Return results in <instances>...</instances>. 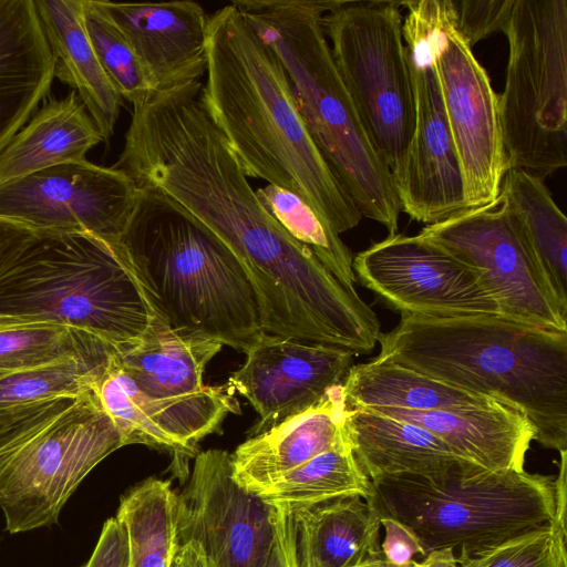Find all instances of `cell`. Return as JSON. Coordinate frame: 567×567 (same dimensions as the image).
<instances>
[{"mask_svg":"<svg viewBox=\"0 0 567 567\" xmlns=\"http://www.w3.org/2000/svg\"><path fill=\"white\" fill-rule=\"evenodd\" d=\"M203 97L247 177L300 196L337 234L362 215L313 143L285 69L231 2L208 17Z\"/></svg>","mask_w":567,"mask_h":567,"instance_id":"obj_1","label":"cell"},{"mask_svg":"<svg viewBox=\"0 0 567 567\" xmlns=\"http://www.w3.org/2000/svg\"><path fill=\"white\" fill-rule=\"evenodd\" d=\"M378 342L374 359L509 405L528 417L539 444L567 450V332L503 317L401 315Z\"/></svg>","mask_w":567,"mask_h":567,"instance_id":"obj_2","label":"cell"},{"mask_svg":"<svg viewBox=\"0 0 567 567\" xmlns=\"http://www.w3.org/2000/svg\"><path fill=\"white\" fill-rule=\"evenodd\" d=\"M118 245L173 330L245 353L262 336L258 300L238 258L165 194L140 186Z\"/></svg>","mask_w":567,"mask_h":567,"instance_id":"obj_3","label":"cell"},{"mask_svg":"<svg viewBox=\"0 0 567 567\" xmlns=\"http://www.w3.org/2000/svg\"><path fill=\"white\" fill-rule=\"evenodd\" d=\"M233 3L277 54L313 143L362 217L396 234L402 209L391 171L370 140L323 31V16L337 1Z\"/></svg>","mask_w":567,"mask_h":567,"instance_id":"obj_4","label":"cell"},{"mask_svg":"<svg viewBox=\"0 0 567 567\" xmlns=\"http://www.w3.org/2000/svg\"><path fill=\"white\" fill-rule=\"evenodd\" d=\"M161 321L120 246L87 233L39 230L0 272V330L70 327L120 350Z\"/></svg>","mask_w":567,"mask_h":567,"instance_id":"obj_5","label":"cell"},{"mask_svg":"<svg viewBox=\"0 0 567 567\" xmlns=\"http://www.w3.org/2000/svg\"><path fill=\"white\" fill-rule=\"evenodd\" d=\"M365 501L379 518L405 526L424 556L457 547L475 555L553 522L555 478L480 466L441 476L393 474L371 480Z\"/></svg>","mask_w":567,"mask_h":567,"instance_id":"obj_6","label":"cell"},{"mask_svg":"<svg viewBox=\"0 0 567 567\" xmlns=\"http://www.w3.org/2000/svg\"><path fill=\"white\" fill-rule=\"evenodd\" d=\"M498 112L507 167L542 181L567 165V0H514Z\"/></svg>","mask_w":567,"mask_h":567,"instance_id":"obj_7","label":"cell"},{"mask_svg":"<svg viewBox=\"0 0 567 567\" xmlns=\"http://www.w3.org/2000/svg\"><path fill=\"white\" fill-rule=\"evenodd\" d=\"M400 7L399 1H337L322 19L336 68L392 177L414 127Z\"/></svg>","mask_w":567,"mask_h":567,"instance_id":"obj_8","label":"cell"},{"mask_svg":"<svg viewBox=\"0 0 567 567\" xmlns=\"http://www.w3.org/2000/svg\"><path fill=\"white\" fill-rule=\"evenodd\" d=\"M402 33L414 101L413 133L393 176L401 209L432 225L466 209L458 159L435 66L436 37L447 0L403 1Z\"/></svg>","mask_w":567,"mask_h":567,"instance_id":"obj_9","label":"cell"},{"mask_svg":"<svg viewBox=\"0 0 567 567\" xmlns=\"http://www.w3.org/2000/svg\"><path fill=\"white\" fill-rule=\"evenodd\" d=\"M122 446L94 390L78 396L0 471L6 529L16 534L55 524L83 478Z\"/></svg>","mask_w":567,"mask_h":567,"instance_id":"obj_10","label":"cell"},{"mask_svg":"<svg viewBox=\"0 0 567 567\" xmlns=\"http://www.w3.org/2000/svg\"><path fill=\"white\" fill-rule=\"evenodd\" d=\"M221 347L161 321L136 343L115 351L117 364L137 388L144 411L192 453L202 439L219 430L229 413L240 412L227 386L203 382L207 363Z\"/></svg>","mask_w":567,"mask_h":567,"instance_id":"obj_11","label":"cell"},{"mask_svg":"<svg viewBox=\"0 0 567 567\" xmlns=\"http://www.w3.org/2000/svg\"><path fill=\"white\" fill-rule=\"evenodd\" d=\"M419 237L475 269L504 318L567 332L555 298L502 197L426 225Z\"/></svg>","mask_w":567,"mask_h":567,"instance_id":"obj_12","label":"cell"},{"mask_svg":"<svg viewBox=\"0 0 567 567\" xmlns=\"http://www.w3.org/2000/svg\"><path fill=\"white\" fill-rule=\"evenodd\" d=\"M352 269L362 286L404 316L503 317L474 268L417 235H388L358 252Z\"/></svg>","mask_w":567,"mask_h":567,"instance_id":"obj_13","label":"cell"},{"mask_svg":"<svg viewBox=\"0 0 567 567\" xmlns=\"http://www.w3.org/2000/svg\"><path fill=\"white\" fill-rule=\"evenodd\" d=\"M138 194L125 172L84 159L0 184V217L35 230L87 233L118 247Z\"/></svg>","mask_w":567,"mask_h":567,"instance_id":"obj_14","label":"cell"},{"mask_svg":"<svg viewBox=\"0 0 567 567\" xmlns=\"http://www.w3.org/2000/svg\"><path fill=\"white\" fill-rule=\"evenodd\" d=\"M276 516V506L236 482L230 454L212 449L196 455L177 495L175 532L198 543L207 567H266Z\"/></svg>","mask_w":567,"mask_h":567,"instance_id":"obj_15","label":"cell"},{"mask_svg":"<svg viewBox=\"0 0 567 567\" xmlns=\"http://www.w3.org/2000/svg\"><path fill=\"white\" fill-rule=\"evenodd\" d=\"M435 66L458 159L466 208L493 202L508 171L498 95L486 70L454 27L447 0L436 37Z\"/></svg>","mask_w":567,"mask_h":567,"instance_id":"obj_16","label":"cell"},{"mask_svg":"<svg viewBox=\"0 0 567 567\" xmlns=\"http://www.w3.org/2000/svg\"><path fill=\"white\" fill-rule=\"evenodd\" d=\"M245 363L228 379V388L244 396L259 421L260 434L321 401L341 384L354 354L341 348L262 333L246 351Z\"/></svg>","mask_w":567,"mask_h":567,"instance_id":"obj_17","label":"cell"},{"mask_svg":"<svg viewBox=\"0 0 567 567\" xmlns=\"http://www.w3.org/2000/svg\"><path fill=\"white\" fill-rule=\"evenodd\" d=\"M142 64L152 91L199 81L207 68V21L194 1L99 0Z\"/></svg>","mask_w":567,"mask_h":567,"instance_id":"obj_18","label":"cell"},{"mask_svg":"<svg viewBox=\"0 0 567 567\" xmlns=\"http://www.w3.org/2000/svg\"><path fill=\"white\" fill-rule=\"evenodd\" d=\"M344 411L341 383L315 405L241 443L230 454L234 478L258 493L320 453L349 443Z\"/></svg>","mask_w":567,"mask_h":567,"instance_id":"obj_19","label":"cell"},{"mask_svg":"<svg viewBox=\"0 0 567 567\" xmlns=\"http://www.w3.org/2000/svg\"><path fill=\"white\" fill-rule=\"evenodd\" d=\"M359 409L416 424L444 441L460 457L488 471H524L526 453L535 440L528 417L499 401L431 411Z\"/></svg>","mask_w":567,"mask_h":567,"instance_id":"obj_20","label":"cell"},{"mask_svg":"<svg viewBox=\"0 0 567 567\" xmlns=\"http://www.w3.org/2000/svg\"><path fill=\"white\" fill-rule=\"evenodd\" d=\"M53 79L33 0H0V153L35 113Z\"/></svg>","mask_w":567,"mask_h":567,"instance_id":"obj_21","label":"cell"},{"mask_svg":"<svg viewBox=\"0 0 567 567\" xmlns=\"http://www.w3.org/2000/svg\"><path fill=\"white\" fill-rule=\"evenodd\" d=\"M343 425L353 455L370 481L403 473L441 476L478 467L425 429L401 419L346 406Z\"/></svg>","mask_w":567,"mask_h":567,"instance_id":"obj_22","label":"cell"},{"mask_svg":"<svg viewBox=\"0 0 567 567\" xmlns=\"http://www.w3.org/2000/svg\"><path fill=\"white\" fill-rule=\"evenodd\" d=\"M33 2L53 56L54 78L73 89L107 141L124 100L104 73L90 42L82 0Z\"/></svg>","mask_w":567,"mask_h":567,"instance_id":"obj_23","label":"cell"},{"mask_svg":"<svg viewBox=\"0 0 567 567\" xmlns=\"http://www.w3.org/2000/svg\"><path fill=\"white\" fill-rule=\"evenodd\" d=\"M103 141L74 91L62 99H51L1 151L0 184L52 166L84 161Z\"/></svg>","mask_w":567,"mask_h":567,"instance_id":"obj_24","label":"cell"},{"mask_svg":"<svg viewBox=\"0 0 567 567\" xmlns=\"http://www.w3.org/2000/svg\"><path fill=\"white\" fill-rule=\"evenodd\" d=\"M287 512L293 529L297 567H353L381 550L380 518L360 495Z\"/></svg>","mask_w":567,"mask_h":567,"instance_id":"obj_25","label":"cell"},{"mask_svg":"<svg viewBox=\"0 0 567 567\" xmlns=\"http://www.w3.org/2000/svg\"><path fill=\"white\" fill-rule=\"evenodd\" d=\"M511 217L567 312V218L544 181L519 168L508 169L499 188Z\"/></svg>","mask_w":567,"mask_h":567,"instance_id":"obj_26","label":"cell"},{"mask_svg":"<svg viewBox=\"0 0 567 567\" xmlns=\"http://www.w3.org/2000/svg\"><path fill=\"white\" fill-rule=\"evenodd\" d=\"M342 388L348 409L391 406L431 411L485 405L497 401L413 369L374 358L352 365Z\"/></svg>","mask_w":567,"mask_h":567,"instance_id":"obj_27","label":"cell"},{"mask_svg":"<svg viewBox=\"0 0 567 567\" xmlns=\"http://www.w3.org/2000/svg\"><path fill=\"white\" fill-rule=\"evenodd\" d=\"M177 494L171 482L148 478L121 498L116 517L130 544L128 567H171L175 550Z\"/></svg>","mask_w":567,"mask_h":567,"instance_id":"obj_28","label":"cell"},{"mask_svg":"<svg viewBox=\"0 0 567 567\" xmlns=\"http://www.w3.org/2000/svg\"><path fill=\"white\" fill-rule=\"evenodd\" d=\"M370 493V480L358 464L350 443L332 447L288 472L256 493L266 503L287 511L329 499Z\"/></svg>","mask_w":567,"mask_h":567,"instance_id":"obj_29","label":"cell"},{"mask_svg":"<svg viewBox=\"0 0 567 567\" xmlns=\"http://www.w3.org/2000/svg\"><path fill=\"white\" fill-rule=\"evenodd\" d=\"M116 349H99L25 369L0 380V406L60 396L78 398L92 390L106 372Z\"/></svg>","mask_w":567,"mask_h":567,"instance_id":"obj_30","label":"cell"},{"mask_svg":"<svg viewBox=\"0 0 567 567\" xmlns=\"http://www.w3.org/2000/svg\"><path fill=\"white\" fill-rule=\"evenodd\" d=\"M256 194L262 206L293 238L310 248L343 287L357 292L350 249L309 204L295 193L272 184L258 188Z\"/></svg>","mask_w":567,"mask_h":567,"instance_id":"obj_31","label":"cell"},{"mask_svg":"<svg viewBox=\"0 0 567 567\" xmlns=\"http://www.w3.org/2000/svg\"><path fill=\"white\" fill-rule=\"evenodd\" d=\"M105 341L62 326H28L0 330V380L19 371L82 354Z\"/></svg>","mask_w":567,"mask_h":567,"instance_id":"obj_32","label":"cell"},{"mask_svg":"<svg viewBox=\"0 0 567 567\" xmlns=\"http://www.w3.org/2000/svg\"><path fill=\"white\" fill-rule=\"evenodd\" d=\"M93 390L120 433L123 446L144 444L182 456L194 455L147 415L140 402L137 388L117 364L115 353Z\"/></svg>","mask_w":567,"mask_h":567,"instance_id":"obj_33","label":"cell"},{"mask_svg":"<svg viewBox=\"0 0 567 567\" xmlns=\"http://www.w3.org/2000/svg\"><path fill=\"white\" fill-rule=\"evenodd\" d=\"M82 6L87 37L107 79L123 100L132 105L142 101L152 87L128 41L99 0H82Z\"/></svg>","mask_w":567,"mask_h":567,"instance_id":"obj_34","label":"cell"},{"mask_svg":"<svg viewBox=\"0 0 567 567\" xmlns=\"http://www.w3.org/2000/svg\"><path fill=\"white\" fill-rule=\"evenodd\" d=\"M567 532L554 522L515 536L488 550L460 551V567H567Z\"/></svg>","mask_w":567,"mask_h":567,"instance_id":"obj_35","label":"cell"},{"mask_svg":"<svg viewBox=\"0 0 567 567\" xmlns=\"http://www.w3.org/2000/svg\"><path fill=\"white\" fill-rule=\"evenodd\" d=\"M454 27L473 48L478 41L503 32L514 0H451Z\"/></svg>","mask_w":567,"mask_h":567,"instance_id":"obj_36","label":"cell"},{"mask_svg":"<svg viewBox=\"0 0 567 567\" xmlns=\"http://www.w3.org/2000/svg\"><path fill=\"white\" fill-rule=\"evenodd\" d=\"M76 398L60 396L12 406H0V446L17 436L47 425L70 408Z\"/></svg>","mask_w":567,"mask_h":567,"instance_id":"obj_37","label":"cell"},{"mask_svg":"<svg viewBox=\"0 0 567 567\" xmlns=\"http://www.w3.org/2000/svg\"><path fill=\"white\" fill-rule=\"evenodd\" d=\"M130 544L124 524L115 516L101 530L89 560L81 567H128Z\"/></svg>","mask_w":567,"mask_h":567,"instance_id":"obj_38","label":"cell"},{"mask_svg":"<svg viewBox=\"0 0 567 567\" xmlns=\"http://www.w3.org/2000/svg\"><path fill=\"white\" fill-rule=\"evenodd\" d=\"M380 524L385 530L381 551L386 560L403 565L412 560L415 554L424 556L419 542L405 526L390 517H380Z\"/></svg>","mask_w":567,"mask_h":567,"instance_id":"obj_39","label":"cell"},{"mask_svg":"<svg viewBox=\"0 0 567 567\" xmlns=\"http://www.w3.org/2000/svg\"><path fill=\"white\" fill-rule=\"evenodd\" d=\"M266 567H297L291 519L281 507H277L275 539Z\"/></svg>","mask_w":567,"mask_h":567,"instance_id":"obj_40","label":"cell"},{"mask_svg":"<svg viewBox=\"0 0 567 567\" xmlns=\"http://www.w3.org/2000/svg\"><path fill=\"white\" fill-rule=\"evenodd\" d=\"M39 230L0 217V272L19 255Z\"/></svg>","mask_w":567,"mask_h":567,"instance_id":"obj_41","label":"cell"},{"mask_svg":"<svg viewBox=\"0 0 567 567\" xmlns=\"http://www.w3.org/2000/svg\"><path fill=\"white\" fill-rule=\"evenodd\" d=\"M171 567H207L203 550L197 542L177 537Z\"/></svg>","mask_w":567,"mask_h":567,"instance_id":"obj_42","label":"cell"},{"mask_svg":"<svg viewBox=\"0 0 567 567\" xmlns=\"http://www.w3.org/2000/svg\"><path fill=\"white\" fill-rule=\"evenodd\" d=\"M559 473L555 478V516L554 523L566 530V496H567V450L560 451Z\"/></svg>","mask_w":567,"mask_h":567,"instance_id":"obj_43","label":"cell"},{"mask_svg":"<svg viewBox=\"0 0 567 567\" xmlns=\"http://www.w3.org/2000/svg\"><path fill=\"white\" fill-rule=\"evenodd\" d=\"M421 567H460L452 548L431 550L420 563Z\"/></svg>","mask_w":567,"mask_h":567,"instance_id":"obj_44","label":"cell"},{"mask_svg":"<svg viewBox=\"0 0 567 567\" xmlns=\"http://www.w3.org/2000/svg\"><path fill=\"white\" fill-rule=\"evenodd\" d=\"M353 567H421V566H420L419 561L413 560V559L403 565H396V564L390 563L389 560L385 559L382 551L379 550L378 553L365 557L362 561L358 563Z\"/></svg>","mask_w":567,"mask_h":567,"instance_id":"obj_45","label":"cell"}]
</instances>
